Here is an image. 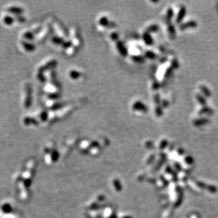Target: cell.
Returning <instances> with one entry per match:
<instances>
[{
  "mask_svg": "<svg viewBox=\"0 0 218 218\" xmlns=\"http://www.w3.org/2000/svg\"><path fill=\"white\" fill-rule=\"evenodd\" d=\"M36 76H37L38 80L42 83H45L47 81V78L46 77L45 75H44V74H43V73L38 72Z\"/></svg>",
  "mask_w": 218,
  "mask_h": 218,
  "instance_id": "obj_12",
  "label": "cell"
},
{
  "mask_svg": "<svg viewBox=\"0 0 218 218\" xmlns=\"http://www.w3.org/2000/svg\"><path fill=\"white\" fill-rule=\"evenodd\" d=\"M15 20L18 21V23H24L26 21V18L25 16L21 15H15Z\"/></svg>",
  "mask_w": 218,
  "mask_h": 218,
  "instance_id": "obj_10",
  "label": "cell"
},
{
  "mask_svg": "<svg viewBox=\"0 0 218 218\" xmlns=\"http://www.w3.org/2000/svg\"><path fill=\"white\" fill-rule=\"evenodd\" d=\"M48 117H49V113L47 111L43 110L41 111V113H40V118L43 122H45L46 121H47L48 119Z\"/></svg>",
  "mask_w": 218,
  "mask_h": 218,
  "instance_id": "obj_11",
  "label": "cell"
},
{
  "mask_svg": "<svg viewBox=\"0 0 218 218\" xmlns=\"http://www.w3.org/2000/svg\"><path fill=\"white\" fill-rule=\"evenodd\" d=\"M57 64V62L56 60L53 59V60L50 61L46 64L41 66L38 69V72L43 73V74H44V73L46 71L50 70H52L55 67Z\"/></svg>",
  "mask_w": 218,
  "mask_h": 218,
  "instance_id": "obj_2",
  "label": "cell"
},
{
  "mask_svg": "<svg viewBox=\"0 0 218 218\" xmlns=\"http://www.w3.org/2000/svg\"><path fill=\"white\" fill-rule=\"evenodd\" d=\"M26 97L24 101V107L26 109L30 108L32 104L33 97H32V88L29 84H27L26 86Z\"/></svg>",
  "mask_w": 218,
  "mask_h": 218,
  "instance_id": "obj_1",
  "label": "cell"
},
{
  "mask_svg": "<svg viewBox=\"0 0 218 218\" xmlns=\"http://www.w3.org/2000/svg\"><path fill=\"white\" fill-rule=\"evenodd\" d=\"M23 37L28 41H32L35 39V35L32 31H27L23 34Z\"/></svg>",
  "mask_w": 218,
  "mask_h": 218,
  "instance_id": "obj_8",
  "label": "cell"
},
{
  "mask_svg": "<svg viewBox=\"0 0 218 218\" xmlns=\"http://www.w3.org/2000/svg\"><path fill=\"white\" fill-rule=\"evenodd\" d=\"M196 26H197V23H196L195 21H190V22H187V23L181 25L180 26V28H181V30H184V29H187V28H188V27H195Z\"/></svg>",
  "mask_w": 218,
  "mask_h": 218,
  "instance_id": "obj_9",
  "label": "cell"
},
{
  "mask_svg": "<svg viewBox=\"0 0 218 218\" xmlns=\"http://www.w3.org/2000/svg\"><path fill=\"white\" fill-rule=\"evenodd\" d=\"M23 122H24V124L26 126H29L31 124H33V125L38 124V121L35 118H32V117H29V116H27L24 118L23 119Z\"/></svg>",
  "mask_w": 218,
  "mask_h": 218,
  "instance_id": "obj_5",
  "label": "cell"
},
{
  "mask_svg": "<svg viewBox=\"0 0 218 218\" xmlns=\"http://www.w3.org/2000/svg\"><path fill=\"white\" fill-rule=\"evenodd\" d=\"M15 18L12 16L10 15H7L5 16L3 18V22L5 24H6L7 26H12L14 21H15Z\"/></svg>",
  "mask_w": 218,
  "mask_h": 218,
  "instance_id": "obj_7",
  "label": "cell"
},
{
  "mask_svg": "<svg viewBox=\"0 0 218 218\" xmlns=\"http://www.w3.org/2000/svg\"><path fill=\"white\" fill-rule=\"evenodd\" d=\"M186 9L185 7H182L180 10V12H179V13H178V15L177 16L176 18V22L178 23H180V22H181L184 18L186 16Z\"/></svg>",
  "mask_w": 218,
  "mask_h": 218,
  "instance_id": "obj_6",
  "label": "cell"
},
{
  "mask_svg": "<svg viewBox=\"0 0 218 218\" xmlns=\"http://www.w3.org/2000/svg\"><path fill=\"white\" fill-rule=\"evenodd\" d=\"M197 98H198V101H199L200 103L201 104H202V105H205V99L204 98H202L201 96L199 95V96H198Z\"/></svg>",
  "mask_w": 218,
  "mask_h": 218,
  "instance_id": "obj_14",
  "label": "cell"
},
{
  "mask_svg": "<svg viewBox=\"0 0 218 218\" xmlns=\"http://www.w3.org/2000/svg\"><path fill=\"white\" fill-rule=\"evenodd\" d=\"M173 16V12L171 9H169L168 10V11H167V18H168V19H171Z\"/></svg>",
  "mask_w": 218,
  "mask_h": 218,
  "instance_id": "obj_13",
  "label": "cell"
},
{
  "mask_svg": "<svg viewBox=\"0 0 218 218\" xmlns=\"http://www.w3.org/2000/svg\"><path fill=\"white\" fill-rule=\"evenodd\" d=\"M6 11L9 13L14 14L15 15H21L22 13H23L24 10L21 7L11 6V7H8L6 9Z\"/></svg>",
  "mask_w": 218,
  "mask_h": 218,
  "instance_id": "obj_4",
  "label": "cell"
},
{
  "mask_svg": "<svg viewBox=\"0 0 218 218\" xmlns=\"http://www.w3.org/2000/svg\"><path fill=\"white\" fill-rule=\"evenodd\" d=\"M21 45L23 46V47H24L26 51L28 52H33V51H35L36 49V46L34 44L26 41H22Z\"/></svg>",
  "mask_w": 218,
  "mask_h": 218,
  "instance_id": "obj_3",
  "label": "cell"
}]
</instances>
